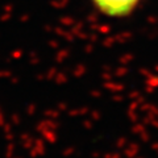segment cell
Here are the masks:
<instances>
[{
  "instance_id": "cell-1",
  "label": "cell",
  "mask_w": 158,
  "mask_h": 158,
  "mask_svg": "<svg viewBox=\"0 0 158 158\" xmlns=\"http://www.w3.org/2000/svg\"><path fill=\"white\" fill-rule=\"evenodd\" d=\"M103 13L110 16H125L136 7L138 0H92Z\"/></svg>"
}]
</instances>
